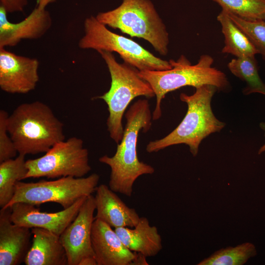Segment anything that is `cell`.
I'll use <instances>...</instances> for the list:
<instances>
[{
    "label": "cell",
    "instance_id": "cell-22",
    "mask_svg": "<svg viewBox=\"0 0 265 265\" xmlns=\"http://www.w3.org/2000/svg\"><path fill=\"white\" fill-rule=\"evenodd\" d=\"M254 244L246 242L236 247L222 248L206 258L198 265H242L256 255Z\"/></svg>",
    "mask_w": 265,
    "mask_h": 265
},
{
    "label": "cell",
    "instance_id": "cell-6",
    "mask_svg": "<svg viewBox=\"0 0 265 265\" xmlns=\"http://www.w3.org/2000/svg\"><path fill=\"white\" fill-rule=\"evenodd\" d=\"M102 24L149 42L161 55L168 53L169 34L150 0H123L116 8L96 16Z\"/></svg>",
    "mask_w": 265,
    "mask_h": 265
},
{
    "label": "cell",
    "instance_id": "cell-18",
    "mask_svg": "<svg viewBox=\"0 0 265 265\" xmlns=\"http://www.w3.org/2000/svg\"><path fill=\"white\" fill-rule=\"evenodd\" d=\"M114 230L129 249L146 257L156 256L162 248L161 238L157 228L151 226L145 217H140L133 228L119 227Z\"/></svg>",
    "mask_w": 265,
    "mask_h": 265
},
{
    "label": "cell",
    "instance_id": "cell-1",
    "mask_svg": "<svg viewBox=\"0 0 265 265\" xmlns=\"http://www.w3.org/2000/svg\"><path fill=\"white\" fill-rule=\"evenodd\" d=\"M125 117L127 123L123 135L115 154L112 157L104 155L99 160L110 168L109 187L116 193L131 197L137 179L155 172L153 166L139 160L137 154L139 132L142 130L147 132L152 125V115L148 100L140 99L134 102Z\"/></svg>",
    "mask_w": 265,
    "mask_h": 265
},
{
    "label": "cell",
    "instance_id": "cell-19",
    "mask_svg": "<svg viewBox=\"0 0 265 265\" xmlns=\"http://www.w3.org/2000/svg\"><path fill=\"white\" fill-rule=\"evenodd\" d=\"M224 37L223 53L236 57L254 56L258 53L245 34L233 22L227 12L222 9L217 16Z\"/></svg>",
    "mask_w": 265,
    "mask_h": 265
},
{
    "label": "cell",
    "instance_id": "cell-4",
    "mask_svg": "<svg viewBox=\"0 0 265 265\" xmlns=\"http://www.w3.org/2000/svg\"><path fill=\"white\" fill-rule=\"evenodd\" d=\"M172 68L164 71H139L141 78L152 87L156 97V106L152 119L161 116V103L165 95L186 86L197 88L204 84L215 86L218 90L228 88L229 82L226 75L212 67L214 60L209 54L202 55L196 64L192 65L184 56L177 60H169Z\"/></svg>",
    "mask_w": 265,
    "mask_h": 265
},
{
    "label": "cell",
    "instance_id": "cell-15",
    "mask_svg": "<svg viewBox=\"0 0 265 265\" xmlns=\"http://www.w3.org/2000/svg\"><path fill=\"white\" fill-rule=\"evenodd\" d=\"M91 241L97 265H131L135 257L115 230L99 219L94 221Z\"/></svg>",
    "mask_w": 265,
    "mask_h": 265
},
{
    "label": "cell",
    "instance_id": "cell-28",
    "mask_svg": "<svg viewBox=\"0 0 265 265\" xmlns=\"http://www.w3.org/2000/svg\"><path fill=\"white\" fill-rule=\"evenodd\" d=\"M56 0H37V7L40 8H46L50 3L55 2Z\"/></svg>",
    "mask_w": 265,
    "mask_h": 265
},
{
    "label": "cell",
    "instance_id": "cell-16",
    "mask_svg": "<svg viewBox=\"0 0 265 265\" xmlns=\"http://www.w3.org/2000/svg\"><path fill=\"white\" fill-rule=\"evenodd\" d=\"M94 196L96 215L99 219L112 228H133L140 216L136 210L127 206L108 186L101 184L96 188Z\"/></svg>",
    "mask_w": 265,
    "mask_h": 265
},
{
    "label": "cell",
    "instance_id": "cell-17",
    "mask_svg": "<svg viewBox=\"0 0 265 265\" xmlns=\"http://www.w3.org/2000/svg\"><path fill=\"white\" fill-rule=\"evenodd\" d=\"M31 231L32 243L25 265H68L66 251L59 236L41 228H32Z\"/></svg>",
    "mask_w": 265,
    "mask_h": 265
},
{
    "label": "cell",
    "instance_id": "cell-3",
    "mask_svg": "<svg viewBox=\"0 0 265 265\" xmlns=\"http://www.w3.org/2000/svg\"><path fill=\"white\" fill-rule=\"evenodd\" d=\"M195 88L192 95L184 93L180 95V100L187 106L186 114L180 124L162 138L149 142L146 148L147 152H157L172 145L185 144L195 157L203 139L225 127V123L216 118L211 107L212 99L217 88L211 84Z\"/></svg>",
    "mask_w": 265,
    "mask_h": 265
},
{
    "label": "cell",
    "instance_id": "cell-23",
    "mask_svg": "<svg viewBox=\"0 0 265 265\" xmlns=\"http://www.w3.org/2000/svg\"><path fill=\"white\" fill-rule=\"evenodd\" d=\"M222 9L249 21L265 20V0H212Z\"/></svg>",
    "mask_w": 265,
    "mask_h": 265
},
{
    "label": "cell",
    "instance_id": "cell-20",
    "mask_svg": "<svg viewBox=\"0 0 265 265\" xmlns=\"http://www.w3.org/2000/svg\"><path fill=\"white\" fill-rule=\"evenodd\" d=\"M27 171L25 156L22 155L0 162V209L5 208L12 200L16 184L26 179Z\"/></svg>",
    "mask_w": 265,
    "mask_h": 265
},
{
    "label": "cell",
    "instance_id": "cell-5",
    "mask_svg": "<svg viewBox=\"0 0 265 265\" xmlns=\"http://www.w3.org/2000/svg\"><path fill=\"white\" fill-rule=\"evenodd\" d=\"M98 52L107 65L111 84L108 91L94 98L102 99L107 104L109 113L107 130L111 138L118 144L123 135L122 121L128 105L137 97L151 98L155 95L150 84L140 77L138 69L125 62L119 63L112 53Z\"/></svg>",
    "mask_w": 265,
    "mask_h": 265
},
{
    "label": "cell",
    "instance_id": "cell-14",
    "mask_svg": "<svg viewBox=\"0 0 265 265\" xmlns=\"http://www.w3.org/2000/svg\"><path fill=\"white\" fill-rule=\"evenodd\" d=\"M11 208L0 211V265L24 263L32 243L31 229L13 223Z\"/></svg>",
    "mask_w": 265,
    "mask_h": 265
},
{
    "label": "cell",
    "instance_id": "cell-24",
    "mask_svg": "<svg viewBox=\"0 0 265 265\" xmlns=\"http://www.w3.org/2000/svg\"><path fill=\"white\" fill-rule=\"evenodd\" d=\"M233 22L248 37L265 61V20H246L227 11Z\"/></svg>",
    "mask_w": 265,
    "mask_h": 265
},
{
    "label": "cell",
    "instance_id": "cell-9",
    "mask_svg": "<svg viewBox=\"0 0 265 265\" xmlns=\"http://www.w3.org/2000/svg\"><path fill=\"white\" fill-rule=\"evenodd\" d=\"M26 179L84 177L91 170L88 150L76 136L56 143L41 157L26 160Z\"/></svg>",
    "mask_w": 265,
    "mask_h": 265
},
{
    "label": "cell",
    "instance_id": "cell-12",
    "mask_svg": "<svg viewBox=\"0 0 265 265\" xmlns=\"http://www.w3.org/2000/svg\"><path fill=\"white\" fill-rule=\"evenodd\" d=\"M86 198L82 197L67 209L54 212H41L30 204L16 203L10 207V218L18 225L43 228L60 236L77 217Z\"/></svg>",
    "mask_w": 265,
    "mask_h": 265
},
{
    "label": "cell",
    "instance_id": "cell-10",
    "mask_svg": "<svg viewBox=\"0 0 265 265\" xmlns=\"http://www.w3.org/2000/svg\"><path fill=\"white\" fill-rule=\"evenodd\" d=\"M95 210V198L90 195L87 197L75 219L60 235L68 265H80L86 258H95L91 234Z\"/></svg>",
    "mask_w": 265,
    "mask_h": 265
},
{
    "label": "cell",
    "instance_id": "cell-13",
    "mask_svg": "<svg viewBox=\"0 0 265 265\" xmlns=\"http://www.w3.org/2000/svg\"><path fill=\"white\" fill-rule=\"evenodd\" d=\"M7 13L0 6V48L16 46L23 39H37L50 28L52 20L46 8L36 7L23 21L12 23Z\"/></svg>",
    "mask_w": 265,
    "mask_h": 265
},
{
    "label": "cell",
    "instance_id": "cell-21",
    "mask_svg": "<svg viewBox=\"0 0 265 265\" xmlns=\"http://www.w3.org/2000/svg\"><path fill=\"white\" fill-rule=\"evenodd\" d=\"M227 67L232 74L246 83L242 90L243 94L257 93L265 96V83L259 76L255 56L233 58Z\"/></svg>",
    "mask_w": 265,
    "mask_h": 265
},
{
    "label": "cell",
    "instance_id": "cell-26",
    "mask_svg": "<svg viewBox=\"0 0 265 265\" xmlns=\"http://www.w3.org/2000/svg\"><path fill=\"white\" fill-rule=\"evenodd\" d=\"M27 3L28 0H0V6L7 13L22 12Z\"/></svg>",
    "mask_w": 265,
    "mask_h": 265
},
{
    "label": "cell",
    "instance_id": "cell-27",
    "mask_svg": "<svg viewBox=\"0 0 265 265\" xmlns=\"http://www.w3.org/2000/svg\"><path fill=\"white\" fill-rule=\"evenodd\" d=\"M146 258L143 254L135 252V257L131 265H147L148 263L146 261Z\"/></svg>",
    "mask_w": 265,
    "mask_h": 265
},
{
    "label": "cell",
    "instance_id": "cell-8",
    "mask_svg": "<svg viewBox=\"0 0 265 265\" xmlns=\"http://www.w3.org/2000/svg\"><path fill=\"white\" fill-rule=\"evenodd\" d=\"M99 179L98 174L93 173L81 178L67 176L53 181L42 180L30 183L21 181L16 184L14 195L4 208L18 202L34 206L54 202L63 209H67L82 197L92 195Z\"/></svg>",
    "mask_w": 265,
    "mask_h": 265
},
{
    "label": "cell",
    "instance_id": "cell-25",
    "mask_svg": "<svg viewBox=\"0 0 265 265\" xmlns=\"http://www.w3.org/2000/svg\"><path fill=\"white\" fill-rule=\"evenodd\" d=\"M9 114L3 109L0 110V162L15 158L17 151L7 130Z\"/></svg>",
    "mask_w": 265,
    "mask_h": 265
},
{
    "label": "cell",
    "instance_id": "cell-7",
    "mask_svg": "<svg viewBox=\"0 0 265 265\" xmlns=\"http://www.w3.org/2000/svg\"><path fill=\"white\" fill-rule=\"evenodd\" d=\"M84 35L79 42L81 49L116 52L124 62L139 71L171 69L170 61L158 57L131 39L109 30L93 16L84 22Z\"/></svg>",
    "mask_w": 265,
    "mask_h": 265
},
{
    "label": "cell",
    "instance_id": "cell-29",
    "mask_svg": "<svg viewBox=\"0 0 265 265\" xmlns=\"http://www.w3.org/2000/svg\"><path fill=\"white\" fill-rule=\"evenodd\" d=\"M259 126L260 128L265 132L264 135L265 136V122H262L260 123ZM265 152V143L262 145L258 151V154L260 155Z\"/></svg>",
    "mask_w": 265,
    "mask_h": 265
},
{
    "label": "cell",
    "instance_id": "cell-11",
    "mask_svg": "<svg viewBox=\"0 0 265 265\" xmlns=\"http://www.w3.org/2000/svg\"><path fill=\"white\" fill-rule=\"evenodd\" d=\"M39 62L0 48V88L8 93L26 94L39 81Z\"/></svg>",
    "mask_w": 265,
    "mask_h": 265
},
{
    "label": "cell",
    "instance_id": "cell-2",
    "mask_svg": "<svg viewBox=\"0 0 265 265\" xmlns=\"http://www.w3.org/2000/svg\"><path fill=\"white\" fill-rule=\"evenodd\" d=\"M7 127L18 154L24 156L46 153L65 140L63 124L39 101L19 105L9 115Z\"/></svg>",
    "mask_w": 265,
    "mask_h": 265
}]
</instances>
